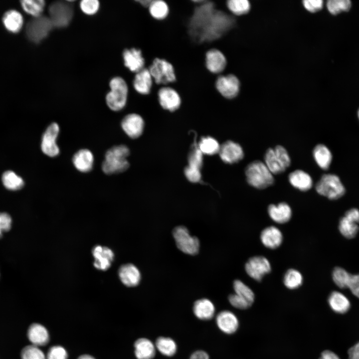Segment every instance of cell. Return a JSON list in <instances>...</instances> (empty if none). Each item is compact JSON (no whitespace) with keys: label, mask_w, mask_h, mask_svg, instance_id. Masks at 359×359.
<instances>
[{"label":"cell","mask_w":359,"mask_h":359,"mask_svg":"<svg viewBox=\"0 0 359 359\" xmlns=\"http://www.w3.org/2000/svg\"><path fill=\"white\" fill-rule=\"evenodd\" d=\"M194 6L187 22L189 37L200 43L213 42L228 33L235 19L226 12L219 1L192 0Z\"/></svg>","instance_id":"1"},{"label":"cell","mask_w":359,"mask_h":359,"mask_svg":"<svg viewBox=\"0 0 359 359\" xmlns=\"http://www.w3.org/2000/svg\"><path fill=\"white\" fill-rule=\"evenodd\" d=\"M130 154L129 148L123 145L114 146L105 154L102 165L103 172L107 175L120 173L129 168L127 159Z\"/></svg>","instance_id":"2"},{"label":"cell","mask_w":359,"mask_h":359,"mask_svg":"<svg viewBox=\"0 0 359 359\" xmlns=\"http://www.w3.org/2000/svg\"><path fill=\"white\" fill-rule=\"evenodd\" d=\"M110 91L106 96V102L112 111H119L126 106L129 95V87L122 77L112 78L109 82Z\"/></svg>","instance_id":"3"},{"label":"cell","mask_w":359,"mask_h":359,"mask_svg":"<svg viewBox=\"0 0 359 359\" xmlns=\"http://www.w3.org/2000/svg\"><path fill=\"white\" fill-rule=\"evenodd\" d=\"M245 175L248 184L258 189L268 187L274 182L273 175L265 163L260 160L249 163L245 169Z\"/></svg>","instance_id":"4"},{"label":"cell","mask_w":359,"mask_h":359,"mask_svg":"<svg viewBox=\"0 0 359 359\" xmlns=\"http://www.w3.org/2000/svg\"><path fill=\"white\" fill-rule=\"evenodd\" d=\"M147 67L157 85L169 86L176 81L175 68L172 64L165 59L155 58Z\"/></svg>","instance_id":"5"},{"label":"cell","mask_w":359,"mask_h":359,"mask_svg":"<svg viewBox=\"0 0 359 359\" xmlns=\"http://www.w3.org/2000/svg\"><path fill=\"white\" fill-rule=\"evenodd\" d=\"M264 159V163L273 175L284 172L291 164V159L287 151L281 145L267 149Z\"/></svg>","instance_id":"6"},{"label":"cell","mask_w":359,"mask_h":359,"mask_svg":"<svg viewBox=\"0 0 359 359\" xmlns=\"http://www.w3.org/2000/svg\"><path fill=\"white\" fill-rule=\"evenodd\" d=\"M317 192L330 199H337L345 192V188L340 178L335 175H323L316 185Z\"/></svg>","instance_id":"7"},{"label":"cell","mask_w":359,"mask_h":359,"mask_svg":"<svg viewBox=\"0 0 359 359\" xmlns=\"http://www.w3.org/2000/svg\"><path fill=\"white\" fill-rule=\"evenodd\" d=\"M53 27L49 17L42 15L33 17L26 25V36L33 43H39L48 36Z\"/></svg>","instance_id":"8"},{"label":"cell","mask_w":359,"mask_h":359,"mask_svg":"<svg viewBox=\"0 0 359 359\" xmlns=\"http://www.w3.org/2000/svg\"><path fill=\"white\" fill-rule=\"evenodd\" d=\"M49 18L53 27L63 28L71 22L73 10L69 1H57L52 3L48 8Z\"/></svg>","instance_id":"9"},{"label":"cell","mask_w":359,"mask_h":359,"mask_svg":"<svg viewBox=\"0 0 359 359\" xmlns=\"http://www.w3.org/2000/svg\"><path fill=\"white\" fill-rule=\"evenodd\" d=\"M215 87L223 98L230 100L238 96L240 91V83L238 78L234 74L223 73L217 75Z\"/></svg>","instance_id":"10"},{"label":"cell","mask_w":359,"mask_h":359,"mask_svg":"<svg viewBox=\"0 0 359 359\" xmlns=\"http://www.w3.org/2000/svg\"><path fill=\"white\" fill-rule=\"evenodd\" d=\"M173 235L177 247L182 252L191 255L198 252L200 246L198 239L190 235L185 226L176 227L173 230Z\"/></svg>","instance_id":"11"},{"label":"cell","mask_w":359,"mask_h":359,"mask_svg":"<svg viewBox=\"0 0 359 359\" xmlns=\"http://www.w3.org/2000/svg\"><path fill=\"white\" fill-rule=\"evenodd\" d=\"M157 97L160 107L165 110L174 112L181 106V97L178 91L171 86H160Z\"/></svg>","instance_id":"12"},{"label":"cell","mask_w":359,"mask_h":359,"mask_svg":"<svg viewBox=\"0 0 359 359\" xmlns=\"http://www.w3.org/2000/svg\"><path fill=\"white\" fill-rule=\"evenodd\" d=\"M59 133V127L57 123H51L43 133L41 143L42 152L50 157H55L59 154V148L56 140Z\"/></svg>","instance_id":"13"},{"label":"cell","mask_w":359,"mask_h":359,"mask_svg":"<svg viewBox=\"0 0 359 359\" xmlns=\"http://www.w3.org/2000/svg\"><path fill=\"white\" fill-rule=\"evenodd\" d=\"M246 273L257 281H260L263 277L270 272L271 266L269 260L263 256H255L248 259L245 265Z\"/></svg>","instance_id":"14"},{"label":"cell","mask_w":359,"mask_h":359,"mask_svg":"<svg viewBox=\"0 0 359 359\" xmlns=\"http://www.w3.org/2000/svg\"><path fill=\"white\" fill-rule=\"evenodd\" d=\"M227 65V60L224 53L215 48L207 50L205 54V66L211 73L218 75L222 74Z\"/></svg>","instance_id":"15"},{"label":"cell","mask_w":359,"mask_h":359,"mask_svg":"<svg viewBox=\"0 0 359 359\" xmlns=\"http://www.w3.org/2000/svg\"><path fill=\"white\" fill-rule=\"evenodd\" d=\"M122 58L125 67L133 74L146 67V60L140 48L134 47L125 48L122 52Z\"/></svg>","instance_id":"16"},{"label":"cell","mask_w":359,"mask_h":359,"mask_svg":"<svg viewBox=\"0 0 359 359\" xmlns=\"http://www.w3.org/2000/svg\"><path fill=\"white\" fill-rule=\"evenodd\" d=\"M131 86L138 94L146 96L152 91L154 80L147 67L134 74L131 82Z\"/></svg>","instance_id":"17"},{"label":"cell","mask_w":359,"mask_h":359,"mask_svg":"<svg viewBox=\"0 0 359 359\" xmlns=\"http://www.w3.org/2000/svg\"><path fill=\"white\" fill-rule=\"evenodd\" d=\"M219 154L223 162L230 164L238 162L244 155L241 146L231 141H226L220 146Z\"/></svg>","instance_id":"18"},{"label":"cell","mask_w":359,"mask_h":359,"mask_svg":"<svg viewBox=\"0 0 359 359\" xmlns=\"http://www.w3.org/2000/svg\"><path fill=\"white\" fill-rule=\"evenodd\" d=\"M144 126V122L139 114L131 113L122 120L121 126L126 134L130 138L135 139L141 136Z\"/></svg>","instance_id":"19"},{"label":"cell","mask_w":359,"mask_h":359,"mask_svg":"<svg viewBox=\"0 0 359 359\" xmlns=\"http://www.w3.org/2000/svg\"><path fill=\"white\" fill-rule=\"evenodd\" d=\"M92 253L94 258L93 265L96 269L105 271L111 266L114 257L111 249L97 245L93 248Z\"/></svg>","instance_id":"20"},{"label":"cell","mask_w":359,"mask_h":359,"mask_svg":"<svg viewBox=\"0 0 359 359\" xmlns=\"http://www.w3.org/2000/svg\"><path fill=\"white\" fill-rule=\"evenodd\" d=\"M216 323L219 330L226 334H232L239 327V321L236 316L228 310L219 313L216 317Z\"/></svg>","instance_id":"21"},{"label":"cell","mask_w":359,"mask_h":359,"mask_svg":"<svg viewBox=\"0 0 359 359\" xmlns=\"http://www.w3.org/2000/svg\"><path fill=\"white\" fill-rule=\"evenodd\" d=\"M260 240L266 248L274 249L279 247L283 242V236L280 230L274 226L264 228L260 234Z\"/></svg>","instance_id":"22"},{"label":"cell","mask_w":359,"mask_h":359,"mask_svg":"<svg viewBox=\"0 0 359 359\" xmlns=\"http://www.w3.org/2000/svg\"><path fill=\"white\" fill-rule=\"evenodd\" d=\"M118 275L121 282L127 287L136 286L141 280L140 271L136 266L130 263L121 266Z\"/></svg>","instance_id":"23"},{"label":"cell","mask_w":359,"mask_h":359,"mask_svg":"<svg viewBox=\"0 0 359 359\" xmlns=\"http://www.w3.org/2000/svg\"><path fill=\"white\" fill-rule=\"evenodd\" d=\"M268 213L274 222L283 224L289 221L292 215L291 207L286 202H282L277 205L271 204L268 207Z\"/></svg>","instance_id":"24"},{"label":"cell","mask_w":359,"mask_h":359,"mask_svg":"<svg viewBox=\"0 0 359 359\" xmlns=\"http://www.w3.org/2000/svg\"><path fill=\"white\" fill-rule=\"evenodd\" d=\"M27 337L31 345L39 347L46 345L49 340L48 331L38 323L31 324L27 331Z\"/></svg>","instance_id":"25"},{"label":"cell","mask_w":359,"mask_h":359,"mask_svg":"<svg viewBox=\"0 0 359 359\" xmlns=\"http://www.w3.org/2000/svg\"><path fill=\"white\" fill-rule=\"evenodd\" d=\"M2 22L4 28L12 33L19 32L23 25V17L18 10L11 9L5 11L2 17Z\"/></svg>","instance_id":"26"},{"label":"cell","mask_w":359,"mask_h":359,"mask_svg":"<svg viewBox=\"0 0 359 359\" xmlns=\"http://www.w3.org/2000/svg\"><path fill=\"white\" fill-rule=\"evenodd\" d=\"M72 162L75 168L79 172H89L93 168L94 156L90 150L81 149L74 155Z\"/></svg>","instance_id":"27"},{"label":"cell","mask_w":359,"mask_h":359,"mask_svg":"<svg viewBox=\"0 0 359 359\" xmlns=\"http://www.w3.org/2000/svg\"><path fill=\"white\" fill-rule=\"evenodd\" d=\"M288 180L293 186L303 191L309 190L313 185L311 176L301 170H297L291 173L289 175Z\"/></svg>","instance_id":"28"},{"label":"cell","mask_w":359,"mask_h":359,"mask_svg":"<svg viewBox=\"0 0 359 359\" xmlns=\"http://www.w3.org/2000/svg\"><path fill=\"white\" fill-rule=\"evenodd\" d=\"M194 315L199 319L208 320L213 318L215 307L211 301L207 299H201L196 301L193 306Z\"/></svg>","instance_id":"29"},{"label":"cell","mask_w":359,"mask_h":359,"mask_svg":"<svg viewBox=\"0 0 359 359\" xmlns=\"http://www.w3.org/2000/svg\"><path fill=\"white\" fill-rule=\"evenodd\" d=\"M134 349L137 359H152L156 354L155 345L146 338L138 339L134 344Z\"/></svg>","instance_id":"30"},{"label":"cell","mask_w":359,"mask_h":359,"mask_svg":"<svg viewBox=\"0 0 359 359\" xmlns=\"http://www.w3.org/2000/svg\"><path fill=\"white\" fill-rule=\"evenodd\" d=\"M328 301L331 309L339 314L347 312L351 307L348 298L343 293L336 291L330 294Z\"/></svg>","instance_id":"31"},{"label":"cell","mask_w":359,"mask_h":359,"mask_svg":"<svg viewBox=\"0 0 359 359\" xmlns=\"http://www.w3.org/2000/svg\"><path fill=\"white\" fill-rule=\"evenodd\" d=\"M313 155L318 166L323 170L330 167L332 160V155L329 148L323 144H318L314 149Z\"/></svg>","instance_id":"32"},{"label":"cell","mask_w":359,"mask_h":359,"mask_svg":"<svg viewBox=\"0 0 359 359\" xmlns=\"http://www.w3.org/2000/svg\"><path fill=\"white\" fill-rule=\"evenodd\" d=\"M148 9L151 17L158 21L165 19L170 12L166 0H153Z\"/></svg>","instance_id":"33"},{"label":"cell","mask_w":359,"mask_h":359,"mask_svg":"<svg viewBox=\"0 0 359 359\" xmlns=\"http://www.w3.org/2000/svg\"><path fill=\"white\" fill-rule=\"evenodd\" d=\"M20 2L23 10L33 17L42 15L45 5L43 0H22Z\"/></svg>","instance_id":"34"},{"label":"cell","mask_w":359,"mask_h":359,"mask_svg":"<svg viewBox=\"0 0 359 359\" xmlns=\"http://www.w3.org/2000/svg\"><path fill=\"white\" fill-rule=\"evenodd\" d=\"M155 346L157 350L163 355L167 357L174 356L177 351V345L171 338L160 337L156 341Z\"/></svg>","instance_id":"35"},{"label":"cell","mask_w":359,"mask_h":359,"mask_svg":"<svg viewBox=\"0 0 359 359\" xmlns=\"http://www.w3.org/2000/svg\"><path fill=\"white\" fill-rule=\"evenodd\" d=\"M303 278L302 274L295 269L288 270L283 277L284 285L291 290L296 289L301 286Z\"/></svg>","instance_id":"36"},{"label":"cell","mask_w":359,"mask_h":359,"mask_svg":"<svg viewBox=\"0 0 359 359\" xmlns=\"http://www.w3.org/2000/svg\"><path fill=\"white\" fill-rule=\"evenodd\" d=\"M339 229L344 237L351 239L356 236L359 231V227L357 223L344 216L339 221Z\"/></svg>","instance_id":"37"},{"label":"cell","mask_w":359,"mask_h":359,"mask_svg":"<svg viewBox=\"0 0 359 359\" xmlns=\"http://www.w3.org/2000/svg\"><path fill=\"white\" fill-rule=\"evenodd\" d=\"M2 181L6 188L12 190L19 189L24 185L22 178L11 171H6L3 173Z\"/></svg>","instance_id":"38"},{"label":"cell","mask_w":359,"mask_h":359,"mask_svg":"<svg viewBox=\"0 0 359 359\" xmlns=\"http://www.w3.org/2000/svg\"><path fill=\"white\" fill-rule=\"evenodd\" d=\"M233 289L235 294L252 305L255 295L248 286L240 280H235L233 282Z\"/></svg>","instance_id":"39"},{"label":"cell","mask_w":359,"mask_h":359,"mask_svg":"<svg viewBox=\"0 0 359 359\" xmlns=\"http://www.w3.org/2000/svg\"><path fill=\"white\" fill-rule=\"evenodd\" d=\"M228 10L235 15L247 13L250 10V4L247 0H229L225 1Z\"/></svg>","instance_id":"40"},{"label":"cell","mask_w":359,"mask_h":359,"mask_svg":"<svg viewBox=\"0 0 359 359\" xmlns=\"http://www.w3.org/2000/svg\"><path fill=\"white\" fill-rule=\"evenodd\" d=\"M198 147L202 154L213 155L219 153L220 146L213 138H203L199 143Z\"/></svg>","instance_id":"41"},{"label":"cell","mask_w":359,"mask_h":359,"mask_svg":"<svg viewBox=\"0 0 359 359\" xmlns=\"http://www.w3.org/2000/svg\"><path fill=\"white\" fill-rule=\"evenodd\" d=\"M202 154L198 146L195 144L188 156L189 165L186 168L191 170L200 172V169L202 165Z\"/></svg>","instance_id":"42"},{"label":"cell","mask_w":359,"mask_h":359,"mask_svg":"<svg viewBox=\"0 0 359 359\" xmlns=\"http://www.w3.org/2000/svg\"><path fill=\"white\" fill-rule=\"evenodd\" d=\"M21 359H46V357L40 348L33 345L24 347L20 352Z\"/></svg>","instance_id":"43"},{"label":"cell","mask_w":359,"mask_h":359,"mask_svg":"<svg viewBox=\"0 0 359 359\" xmlns=\"http://www.w3.org/2000/svg\"><path fill=\"white\" fill-rule=\"evenodd\" d=\"M350 274L344 268L336 267L332 273L333 280L339 288L344 289L347 288V284Z\"/></svg>","instance_id":"44"},{"label":"cell","mask_w":359,"mask_h":359,"mask_svg":"<svg viewBox=\"0 0 359 359\" xmlns=\"http://www.w3.org/2000/svg\"><path fill=\"white\" fill-rule=\"evenodd\" d=\"M351 6L349 0H330L327 2V7L330 13L337 14L343 11L348 10Z\"/></svg>","instance_id":"45"},{"label":"cell","mask_w":359,"mask_h":359,"mask_svg":"<svg viewBox=\"0 0 359 359\" xmlns=\"http://www.w3.org/2000/svg\"><path fill=\"white\" fill-rule=\"evenodd\" d=\"M100 2L97 0H82L80 2L82 11L89 15L95 14L99 10Z\"/></svg>","instance_id":"46"},{"label":"cell","mask_w":359,"mask_h":359,"mask_svg":"<svg viewBox=\"0 0 359 359\" xmlns=\"http://www.w3.org/2000/svg\"><path fill=\"white\" fill-rule=\"evenodd\" d=\"M68 354L66 350L60 346L51 347L47 354L46 359H67Z\"/></svg>","instance_id":"47"},{"label":"cell","mask_w":359,"mask_h":359,"mask_svg":"<svg viewBox=\"0 0 359 359\" xmlns=\"http://www.w3.org/2000/svg\"><path fill=\"white\" fill-rule=\"evenodd\" d=\"M228 301L231 305L238 309H247L251 306L247 302L240 298L235 293L230 294L228 296Z\"/></svg>","instance_id":"48"},{"label":"cell","mask_w":359,"mask_h":359,"mask_svg":"<svg viewBox=\"0 0 359 359\" xmlns=\"http://www.w3.org/2000/svg\"><path fill=\"white\" fill-rule=\"evenodd\" d=\"M11 224L10 216L6 212H0V238L2 237L3 232L10 230Z\"/></svg>","instance_id":"49"},{"label":"cell","mask_w":359,"mask_h":359,"mask_svg":"<svg viewBox=\"0 0 359 359\" xmlns=\"http://www.w3.org/2000/svg\"><path fill=\"white\" fill-rule=\"evenodd\" d=\"M347 288H349L355 296L359 298V274H350Z\"/></svg>","instance_id":"50"},{"label":"cell","mask_w":359,"mask_h":359,"mask_svg":"<svg viewBox=\"0 0 359 359\" xmlns=\"http://www.w3.org/2000/svg\"><path fill=\"white\" fill-rule=\"evenodd\" d=\"M304 7L309 11L315 12L323 7V1L322 0H306L303 1Z\"/></svg>","instance_id":"51"},{"label":"cell","mask_w":359,"mask_h":359,"mask_svg":"<svg viewBox=\"0 0 359 359\" xmlns=\"http://www.w3.org/2000/svg\"><path fill=\"white\" fill-rule=\"evenodd\" d=\"M344 216L358 224H359V210L358 209L351 208L346 212Z\"/></svg>","instance_id":"52"},{"label":"cell","mask_w":359,"mask_h":359,"mask_svg":"<svg viewBox=\"0 0 359 359\" xmlns=\"http://www.w3.org/2000/svg\"><path fill=\"white\" fill-rule=\"evenodd\" d=\"M348 359H359V342L349 350Z\"/></svg>","instance_id":"53"},{"label":"cell","mask_w":359,"mask_h":359,"mask_svg":"<svg viewBox=\"0 0 359 359\" xmlns=\"http://www.w3.org/2000/svg\"><path fill=\"white\" fill-rule=\"evenodd\" d=\"M319 359H340L339 356L331 351L326 350L323 351Z\"/></svg>","instance_id":"54"},{"label":"cell","mask_w":359,"mask_h":359,"mask_svg":"<svg viewBox=\"0 0 359 359\" xmlns=\"http://www.w3.org/2000/svg\"><path fill=\"white\" fill-rule=\"evenodd\" d=\"M189 359H209V357L205 352L197 351L190 356Z\"/></svg>","instance_id":"55"},{"label":"cell","mask_w":359,"mask_h":359,"mask_svg":"<svg viewBox=\"0 0 359 359\" xmlns=\"http://www.w3.org/2000/svg\"><path fill=\"white\" fill-rule=\"evenodd\" d=\"M153 0H136V1L143 7L148 9Z\"/></svg>","instance_id":"56"},{"label":"cell","mask_w":359,"mask_h":359,"mask_svg":"<svg viewBox=\"0 0 359 359\" xmlns=\"http://www.w3.org/2000/svg\"><path fill=\"white\" fill-rule=\"evenodd\" d=\"M77 359H95L89 355H83L80 356Z\"/></svg>","instance_id":"57"},{"label":"cell","mask_w":359,"mask_h":359,"mask_svg":"<svg viewBox=\"0 0 359 359\" xmlns=\"http://www.w3.org/2000/svg\"><path fill=\"white\" fill-rule=\"evenodd\" d=\"M358 117H359V109L358 112Z\"/></svg>","instance_id":"58"}]
</instances>
